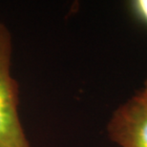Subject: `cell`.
Returning a JSON list of instances; mask_svg holds the SVG:
<instances>
[{"label": "cell", "mask_w": 147, "mask_h": 147, "mask_svg": "<svg viewBox=\"0 0 147 147\" xmlns=\"http://www.w3.org/2000/svg\"><path fill=\"white\" fill-rule=\"evenodd\" d=\"M13 39L0 21V147H32L18 114L19 89L11 75Z\"/></svg>", "instance_id": "6da1fadb"}, {"label": "cell", "mask_w": 147, "mask_h": 147, "mask_svg": "<svg viewBox=\"0 0 147 147\" xmlns=\"http://www.w3.org/2000/svg\"><path fill=\"white\" fill-rule=\"evenodd\" d=\"M107 133L119 147H147V89L144 88L114 112Z\"/></svg>", "instance_id": "7a4b0ae2"}, {"label": "cell", "mask_w": 147, "mask_h": 147, "mask_svg": "<svg viewBox=\"0 0 147 147\" xmlns=\"http://www.w3.org/2000/svg\"><path fill=\"white\" fill-rule=\"evenodd\" d=\"M128 7L135 18L147 27V0H134L129 2ZM144 88L147 89V80Z\"/></svg>", "instance_id": "3957f363"}]
</instances>
